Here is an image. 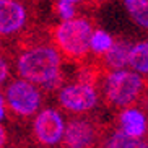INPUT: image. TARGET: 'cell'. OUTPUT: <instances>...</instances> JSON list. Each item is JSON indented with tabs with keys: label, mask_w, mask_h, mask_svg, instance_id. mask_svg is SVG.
Segmentation results:
<instances>
[{
	"label": "cell",
	"mask_w": 148,
	"mask_h": 148,
	"mask_svg": "<svg viewBox=\"0 0 148 148\" xmlns=\"http://www.w3.org/2000/svg\"><path fill=\"white\" fill-rule=\"evenodd\" d=\"M69 2H73V3H75V2H80V0H69Z\"/></svg>",
	"instance_id": "cell-20"
},
{
	"label": "cell",
	"mask_w": 148,
	"mask_h": 148,
	"mask_svg": "<svg viewBox=\"0 0 148 148\" xmlns=\"http://www.w3.org/2000/svg\"><path fill=\"white\" fill-rule=\"evenodd\" d=\"M18 73L21 78L44 88H56L60 83V56L56 49L39 46L29 49L18 59Z\"/></svg>",
	"instance_id": "cell-1"
},
{
	"label": "cell",
	"mask_w": 148,
	"mask_h": 148,
	"mask_svg": "<svg viewBox=\"0 0 148 148\" xmlns=\"http://www.w3.org/2000/svg\"><path fill=\"white\" fill-rule=\"evenodd\" d=\"M137 140L138 138H132V137H129L127 134H124L122 130H117V132H114L112 137L109 138L106 148H132V145H134Z\"/></svg>",
	"instance_id": "cell-14"
},
{
	"label": "cell",
	"mask_w": 148,
	"mask_h": 148,
	"mask_svg": "<svg viewBox=\"0 0 148 148\" xmlns=\"http://www.w3.org/2000/svg\"><path fill=\"white\" fill-rule=\"evenodd\" d=\"M59 103L65 109L73 112H85L90 111L98 103V95L95 88L88 83H77L62 88L59 91Z\"/></svg>",
	"instance_id": "cell-6"
},
{
	"label": "cell",
	"mask_w": 148,
	"mask_h": 148,
	"mask_svg": "<svg viewBox=\"0 0 148 148\" xmlns=\"http://www.w3.org/2000/svg\"><path fill=\"white\" fill-rule=\"evenodd\" d=\"M5 142H7V132H5L3 127L0 125V148L5 145Z\"/></svg>",
	"instance_id": "cell-17"
},
{
	"label": "cell",
	"mask_w": 148,
	"mask_h": 148,
	"mask_svg": "<svg viewBox=\"0 0 148 148\" xmlns=\"http://www.w3.org/2000/svg\"><path fill=\"white\" fill-rule=\"evenodd\" d=\"M91 25L82 18H70L56 28V42L64 54L78 59L90 51Z\"/></svg>",
	"instance_id": "cell-2"
},
{
	"label": "cell",
	"mask_w": 148,
	"mask_h": 148,
	"mask_svg": "<svg viewBox=\"0 0 148 148\" xmlns=\"http://www.w3.org/2000/svg\"><path fill=\"white\" fill-rule=\"evenodd\" d=\"M62 140L67 148H91L95 143V129L86 121H72L64 129Z\"/></svg>",
	"instance_id": "cell-8"
},
{
	"label": "cell",
	"mask_w": 148,
	"mask_h": 148,
	"mask_svg": "<svg viewBox=\"0 0 148 148\" xmlns=\"http://www.w3.org/2000/svg\"><path fill=\"white\" fill-rule=\"evenodd\" d=\"M26 23V10L16 0H0V34L20 31Z\"/></svg>",
	"instance_id": "cell-7"
},
{
	"label": "cell",
	"mask_w": 148,
	"mask_h": 148,
	"mask_svg": "<svg viewBox=\"0 0 148 148\" xmlns=\"http://www.w3.org/2000/svg\"><path fill=\"white\" fill-rule=\"evenodd\" d=\"M127 65H130L137 73H147L148 72V44L138 42L135 46H130Z\"/></svg>",
	"instance_id": "cell-11"
},
{
	"label": "cell",
	"mask_w": 148,
	"mask_h": 148,
	"mask_svg": "<svg viewBox=\"0 0 148 148\" xmlns=\"http://www.w3.org/2000/svg\"><path fill=\"white\" fill-rule=\"evenodd\" d=\"M114 39L106 33V31H95L90 36V49H93L98 54H106L111 49Z\"/></svg>",
	"instance_id": "cell-13"
},
{
	"label": "cell",
	"mask_w": 148,
	"mask_h": 148,
	"mask_svg": "<svg viewBox=\"0 0 148 148\" xmlns=\"http://www.w3.org/2000/svg\"><path fill=\"white\" fill-rule=\"evenodd\" d=\"M132 148H147V143H143V142H140V140H137L134 145H132Z\"/></svg>",
	"instance_id": "cell-19"
},
{
	"label": "cell",
	"mask_w": 148,
	"mask_h": 148,
	"mask_svg": "<svg viewBox=\"0 0 148 148\" xmlns=\"http://www.w3.org/2000/svg\"><path fill=\"white\" fill-rule=\"evenodd\" d=\"M5 116V99H3V96L0 95V121L3 119Z\"/></svg>",
	"instance_id": "cell-18"
},
{
	"label": "cell",
	"mask_w": 148,
	"mask_h": 148,
	"mask_svg": "<svg viewBox=\"0 0 148 148\" xmlns=\"http://www.w3.org/2000/svg\"><path fill=\"white\" fill-rule=\"evenodd\" d=\"M64 129H65L64 117L54 109L41 111L36 116L34 124H33V130H34L36 138L42 145H47V147L57 145L60 142L62 135H64Z\"/></svg>",
	"instance_id": "cell-5"
},
{
	"label": "cell",
	"mask_w": 148,
	"mask_h": 148,
	"mask_svg": "<svg viewBox=\"0 0 148 148\" xmlns=\"http://www.w3.org/2000/svg\"><path fill=\"white\" fill-rule=\"evenodd\" d=\"M7 77H8V65H7V62L0 57V85L7 80Z\"/></svg>",
	"instance_id": "cell-16"
},
{
	"label": "cell",
	"mask_w": 148,
	"mask_h": 148,
	"mask_svg": "<svg viewBox=\"0 0 148 148\" xmlns=\"http://www.w3.org/2000/svg\"><path fill=\"white\" fill-rule=\"evenodd\" d=\"M121 130L132 138H140L147 130L145 116L138 109H125L121 114Z\"/></svg>",
	"instance_id": "cell-9"
},
{
	"label": "cell",
	"mask_w": 148,
	"mask_h": 148,
	"mask_svg": "<svg viewBox=\"0 0 148 148\" xmlns=\"http://www.w3.org/2000/svg\"><path fill=\"white\" fill-rule=\"evenodd\" d=\"M124 5L138 26H148V0H124Z\"/></svg>",
	"instance_id": "cell-12"
},
{
	"label": "cell",
	"mask_w": 148,
	"mask_h": 148,
	"mask_svg": "<svg viewBox=\"0 0 148 148\" xmlns=\"http://www.w3.org/2000/svg\"><path fill=\"white\" fill-rule=\"evenodd\" d=\"M5 99L16 114L31 116L41 104V93L34 86V83L28 80H16L8 85L5 91Z\"/></svg>",
	"instance_id": "cell-4"
},
{
	"label": "cell",
	"mask_w": 148,
	"mask_h": 148,
	"mask_svg": "<svg viewBox=\"0 0 148 148\" xmlns=\"http://www.w3.org/2000/svg\"><path fill=\"white\" fill-rule=\"evenodd\" d=\"M57 12L64 20H70V18L75 16V5L73 2H69V0H59L57 3Z\"/></svg>",
	"instance_id": "cell-15"
},
{
	"label": "cell",
	"mask_w": 148,
	"mask_h": 148,
	"mask_svg": "<svg viewBox=\"0 0 148 148\" xmlns=\"http://www.w3.org/2000/svg\"><path fill=\"white\" fill-rule=\"evenodd\" d=\"M130 51V44L127 41H119L112 42L111 49L106 52V64L109 69L112 70H121L127 65V57Z\"/></svg>",
	"instance_id": "cell-10"
},
{
	"label": "cell",
	"mask_w": 148,
	"mask_h": 148,
	"mask_svg": "<svg viewBox=\"0 0 148 148\" xmlns=\"http://www.w3.org/2000/svg\"><path fill=\"white\" fill-rule=\"evenodd\" d=\"M143 82L137 72L129 70H114L106 80V95L108 99L116 106H129L138 98Z\"/></svg>",
	"instance_id": "cell-3"
}]
</instances>
